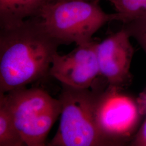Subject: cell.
<instances>
[{
  "label": "cell",
  "instance_id": "obj_1",
  "mask_svg": "<svg viewBox=\"0 0 146 146\" xmlns=\"http://www.w3.org/2000/svg\"><path fill=\"white\" fill-rule=\"evenodd\" d=\"M60 45L38 17L1 28L0 93L26 87L49 75Z\"/></svg>",
  "mask_w": 146,
  "mask_h": 146
},
{
  "label": "cell",
  "instance_id": "obj_2",
  "mask_svg": "<svg viewBox=\"0 0 146 146\" xmlns=\"http://www.w3.org/2000/svg\"><path fill=\"white\" fill-rule=\"evenodd\" d=\"M49 35L60 44H82L108 22H122L120 14L104 12L96 0H52L37 16Z\"/></svg>",
  "mask_w": 146,
  "mask_h": 146
},
{
  "label": "cell",
  "instance_id": "obj_3",
  "mask_svg": "<svg viewBox=\"0 0 146 146\" xmlns=\"http://www.w3.org/2000/svg\"><path fill=\"white\" fill-rule=\"evenodd\" d=\"M99 92L63 85L58 131L47 146H111L97 125L96 104Z\"/></svg>",
  "mask_w": 146,
  "mask_h": 146
},
{
  "label": "cell",
  "instance_id": "obj_4",
  "mask_svg": "<svg viewBox=\"0 0 146 146\" xmlns=\"http://www.w3.org/2000/svg\"><path fill=\"white\" fill-rule=\"evenodd\" d=\"M2 94L26 146H46L48 135L61 115L60 100L39 88L26 87Z\"/></svg>",
  "mask_w": 146,
  "mask_h": 146
},
{
  "label": "cell",
  "instance_id": "obj_5",
  "mask_svg": "<svg viewBox=\"0 0 146 146\" xmlns=\"http://www.w3.org/2000/svg\"><path fill=\"white\" fill-rule=\"evenodd\" d=\"M96 121L100 131L111 146L120 145L135 130L140 112L135 101L109 86L99 93L95 110Z\"/></svg>",
  "mask_w": 146,
  "mask_h": 146
},
{
  "label": "cell",
  "instance_id": "obj_6",
  "mask_svg": "<svg viewBox=\"0 0 146 146\" xmlns=\"http://www.w3.org/2000/svg\"><path fill=\"white\" fill-rule=\"evenodd\" d=\"M98 42L77 45L67 54L54 56L49 75L62 84L76 89H89L100 75L96 55Z\"/></svg>",
  "mask_w": 146,
  "mask_h": 146
},
{
  "label": "cell",
  "instance_id": "obj_7",
  "mask_svg": "<svg viewBox=\"0 0 146 146\" xmlns=\"http://www.w3.org/2000/svg\"><path fill=\"white\" fill-rule=\"evenodd\" d=\"M130 38L123 28L97 43L100 74L110 86L121 88L131 78L130 68L134 52Z\"/></svg>",
  "mask_w": 146,
  "mask_h": 146
},
{
  "label": "cell",
  "instance_id": "obj_8",
  "mask_svg": "<svg viewBox=\"0 0 146 146\" xmlns=\"http://www.w3.org/2000/svg\"><path fill=\"white\" fill-rule=\"evenodd\" d=\"M52 0H0V27L11 26L37 17Z\"/></svg>",
  "mask_w": 146,
  "mask_h": 146
},
{
  "label": "cell",
  "instance_id": "obj_9",
  "mask_svg": "<svg viewBox=\"0 0 146 146\" xmlns=\"http://www.w3.org/2000/svg\"><path fill=\"white\" fill-rule=\"evenodd\" d=\"M26 146L16 127L13 117L0 93V146Z\"/></svg>",
  "mask_w": 146,
  "mask_h": 146
},
{
  "label": "cell",
  "instance_id": "obj_10",
  "mask_svg": "<svg viewBox=\"0 0 146 146\" xmlns=\"http://www.w3.org/2000/svg\"><path fill=\"white\" fill-rule=\"evenodd\" d=\"M127 23L146 16V0H108Z\"/></svg>",
  "mask_w": 146,
  "mask_h": 146
},
{
  "label": "cell",
  "instance_id": "obj_11",
  "mask_svg": "<svg viewBox=\"0 0 146 146\" xmlns=\"http://www.w3.org/2000/svg\"><path fill=\"white\" fill-rule=\"evenodd\" d=\"M123 28L139 43L146 54V16L125 23Z\"/></svg>",
  "mask_w": 146,
  "mask_h": 146
},
{
  "label": "cell",
  "instance_id": "obj_12",
  "mask_svg": "<svg viewBox=\"0 0 146 146\" xmlns=\"http://www.w3.org/2000/svg\"><path fill=\"white\" fill-rule=\"evenodd\" d=\"M133 144L135 146H146V119L137 133Z\"/></svg>",
  "mask_w": 146,
  "mask_h": 146
},
{
  "label": "cell",
  "instance_id": "obj_13",
  "mask_svg": "<svg viewBox=\"0 0 146 146\" xmlns=\"http://www.w3.org/2000/svg\"><path fill=\"white\" fill-rule=\"evenodd\" d=\"M96 1H99V0H96Z\"/></svg>",
  "mask_w": 146,
  "mask_h": 146
},
{
  "label": "cell",
  "instance_id": "obj_14",
  "mask_svg": "<svg viewBox=\"0 0 146 146\" xmlns=\"http://www.w3.org/2000/svg\"></svg>",
  "mask_w": 146,
  "mask_h": 146
}]
</instances>
